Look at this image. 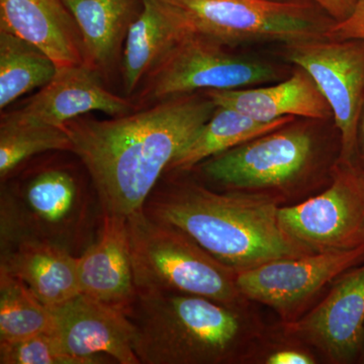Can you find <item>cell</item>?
Returning a JSON list of instances; mask_svg holds the SVG:
<instances>
[{"label":"cell","mask_w":364,"mask_h":364,"mask_svg":"<svg viewBox=\"0 0 364 364\" xmlns=\"http://www.w3.org/2000/svg\"><path fill=\"white\" fill-rule=\"evenodd\" d=\"M358 136L359 139H360L361 147H363L364 153V104L363 111H361L360 119H359Z\"/></svg>","instance_id":"obj_29"},{"label":"cell","mask_w":364,"mask_h":364,"mask_svg":"<svg viewBox=\"0 0 364 364\" xmlns=\"http://www.w3.org/2000/svg\"><path fill=\"white\" fill-rule=\"evenodd\" d=\"M51 309L52 334L62 348L85 364H141L136 355L135 329L122 309L79 294Z\"/></svg>","instance_id":"obj_11"},{"label":"cell","mask_w":364,"mask_h":364,"mask_svg":"<svg viewBox=\"0 0 364 364\" xmlns=\"http://www.w3.org/2000/svg\"><path fill=\"white\" fill-rule=\"evenodd\" d=\"M282 229L313 252L364 245V193L356 170L336 173L324 193L279 208Z\"/></svg>","instance_id":"obj_10"},{"label":"cell","mask_w":364,"mask_h":364,"mask_svg":"<svg viewBox=\"0 0 364 364\" xmlns=\"http://www.w3.org/2000/svg\"><path fill=\"white\" fill-rule=\"evenodd\" d=\"M191 30L222 45L322 39L328 26L303 4L282 0H164Z\"/></svg>","instance_id":"obj_6"},{"label":"cell","mask_w":364,"mask_h":364,"mask_svg":"<svg viewBox=\"0 0 364 364\" xmlns=\"http://www.w3.org/2000/svg\"><path fill=\"white\" fill-rule=\"evenodd\" d=\"M153 219L181 230L233 270L313 251L282 229L279 207L267 196L219 193L193 183L158 186L144 205Z\"/></svg>","instance_id":"obj_2"},{"label":"cell","mask_w":364,"mask_h":364,"mask_svg":"<svg viewBox=\"0 0 364 364\" xmlns=\"http://www.w3.org/2000/svg\"><path fill=\"white\" fill-rule=\"evenodd\" d=\"M124 313L141 364L224 363L240 339L232 306L196 294L136 289Z\"/></svg>","instance_id":"obj_4"},{"label":"cell","mask_w":364,"mask_h":364,"mask_svg":"<svg viewBox=\"0 0 364 364\" xmlns=\"http://www.w3.org/2000/svg\"><path fill=\"white\" fill-rule=\"evenodd\" d=\"M133 105L111 92L100 82L97 69L87 64L60 67L49 83L20 109L2 116L18 123L65 126L90 112L112 117L130 114Z\"/></svg>","instance_id":"obj_13"},{"label":"cell","mask_w":364,"mask_h":364,"mask_svg":"<svg viewBox=\"0 0 364 364\" xmlns=\"http://www.w3.org/2000/svg\"><path fill=\"white\" fill-rule=\"evenodd\" d=\"M324 38L334 41L356 40L364 42V0H355L351 14L345 20L328 26Z\"/></svg>","instance_id":"obj_26"},{"label":"cell","mask_w":364,"mask_h":364,"mask_svg":"<svg viewBox=\"0 0 364 364\" xmlns=\"http://www.w3.org/2000/svg\"><path fill=\"white\" fill-rule=\"evenodd\" d=\"M324 39L287 44V58L312 77L329 105L341 135V159L349 164L364 104V42Z\"/></svg>","instance_id":"obj_8"},{"label":"cell","mask_w":364,"mask_h":364,"mask_svg":"<svg viewBox=\"0 0 364 364\" xmlns=\"http://www.w3.org/2000/svg\"><path fill=\"white\" fill-rule=\"evenodd\" d=\"M0 269L23 282L49 308L81 294L78 256L56 246L21 243L0 250Z\"/></svg>","instance_id":"obj_19"},{"label":"cell","mask_w":364,"mask_h":364,"mask_svg":"<svg viewBox=\"0 0 364 364\" xmlns=\"http://www.w3.org/2000/svg\"><path fill=\"white\" fill-rule=\"evenodd\" d=\"M363 261L364 245L313 252L267 261L237 272L235 280L241 296L277 310H286Z\"/></svg>","instance_id":"obj_12"},{"label":"cell","mask_w":364,"mask_h":364,"mask_svg":"<svg viewBox=\"0 0 364 364\" xmlns=\"http://www.w3.org/2000/svg\"><path fill=\"white\" fill-rule=\"evenodd\" d=\"M215 109L207 95H183L136 114L69 121L64 129L71 152L87 171L104 215L128 219L142 210L170 164Z\"/></svg>","instance_id":"obj_1"},{"label":"cell","mask_w":364,"mask_h":364,"mask_svg":"<svg viewBox=\"0 0 364 364\" xmlns=\"http://www.w3.org/2000/svg\"><path fill=\"white\" fill-rule=\"evenodd\" d=\"M289 331L322 349L337 363H349L364 344V264L341 275L329 294Z\"/></svg>","instance_id":"obj_14"},{"label":"cell","mask_w":364,"mask_h":364,"mask_svg":"<svg viewBox=\"0 0 364 364\" xmlns=\"http://www.w3.org/2000/svg\"><path fill=\"white\" fill-rule=\"evenodd\" d=\"M0 32L36 46L57 68L85 63L80 30L62 0H0Z\"/></svg>","instance_id":"obj_15"},{"label":"cell","mask_w":364,"mask_h":364,"mask_svg":"<svg viewBox=\"0 0 364 364\" xmlns=\"http://www.w3.org/2000/svg\"><path fill=\"white\" fill-rule=\"evenodd\" d=\"M54 330L51 309L20 279L0 269V342H13Z\"/></svg>","instance_id":"obj_23"},{"label":"cell","mask_w":364,"mask_h":364,"mask_svg":"<svg viewBox=\"0 0 364 364\" xmlns=\"http://www.w3.org/2000/svg\"><path fill=\"white\" fill-rule=\"evenodd\" d=\"M195 33L178 11L164 0H142V11L131 23L123 57L124 87L135 91L145 76L186 36Z\"/></svg>","instance_id":"obj_18"},{"label":"cell","mask_w":364,"mask_h":364,"mask_svg":"<svg viewBox=\"0 0 364 364\" xmlns=\"http://www.w3.org/2000/svg\"><path fill=\"white\" fill-rule=\"evenodd\" d=\"M136 289L205 296L232 306L241 296L236 275L176 227L142 210L127 219Z\"/></svg>","instance_id":"obj_5"},{"label":"cell","mask_w":364,"mask_h":364,"mask_svg":"<svg viewBox=\"0 0 364 364\" xmlns=\"http://www.w3.org/2000/svg\"><path fill=\"white\" fill-rule=\"evenodd\" d=\"M293 121L294 117H287L264 123L236 109L215 107L214 114L186 144L166 172L189 171L208 158L248 142L256 136L284 128Z\"/></svg>","instance_id":"obj_21"},{"label":"cell","mask_w":364,"mask_h":364,"mask_svg":"<svg viewBox=\"0 0 364 364\" xmlns=\"http://www.w3.org/2000/svg\"><path fill=\"white\" fill-rule=\"evenodd\" d=\"M274 67L232 54L198 33L177 43L148 74L144 97L166 100L196 90L247 88L277 78Z\"/></svg>","instance_id":"obj_7"},{"label":"cell","mask_w":364,"mask_h":364,"mask_svg":"<svg viewBox=\"0 0 364 364\" xmlns=\"http://www.w3.org/2000/svg\"><path fill=\"white\" fill-rule=\"evenodd\" d=\"M102 205L71 169L45 166L21 181H1L0 250L42 243L80 256L97 239Z\"/></svg>","instance_id":"obj_3"},{"label":"cell","mask_w":364,"mask_h":364,"mask_svg":"<svg viewBox=\"0 0 364 364\" xmlns=\"http://www.w3.org/2000/svg\"><path fill=\"white\" fill-rule=\"evenodd\" d=\"M80 30L85 63L104 68L116 59L131 23L138 0H62Z\"/></svg>","instance_id":"obj_20"},{"label":"cell","mask_w":364,"mask_h":364,"mask_svg":"<svg viewBox=\"0 0 364 364\" xmlns=\"http://www.w3.org/2000/svg\"><path fill=\"white\" fill-rule=\"evenodd\" d=\"M268 364H312L314 359L308 354L298 350H280L268 356Z\"/></svg>","instance_id":"obj_28"},{"label":"cell","mask_w":364,"mask_h":364,"mask_svg":"<svg viewBox=\"0 0 364 364\" xmlns=\"http://www.w3.org/2000/svg\"><path fill=\"white\" fill-rule=\"evenodd\" d=\"M336 21H343L353 9L355 0H313Z\"/></svg>","instance_id":"obj_27"},{"label":"cell","mask_w":364,"mask_h":364,"mask_svg":"<svg viewBox=\"0 0 364 364\" xmlns=\"http://www.w3.org/2000/svg\"><path fill=\"white\" fill-rule=\"evenodd\" d=\"M356 174H358L359 181H360L361 188H363L364 193V171H358V170H356Z\"/></svg>","instance_id":"obj_30"},{"label":"cell","mask_w":364,"mask_h":364,"mask_svg":"<svg viewBox=\"0 0 364 364\" xmlns=\"http://www.w3.org/2000/svg\"><path fill=\"white\" fill-rule=\"evenodd\" d=\"M305 129H279L208 158L202 164L208 178L233 188L282 186L305 170L313 153Z\"/></svg>","instance_id":"obj_9"},{"label":"cell","mask_w":364,"mask_h":364,"mask_svg":"<svg viewBox=\"0 0 364 364\" xmlns=\"http://www.w3.org/2000/svg\"><path fill=\"white\" fill-rule=\"evenodd\" d=\"M81 294L126 310L136 293L126 218L104 215L97 239L78 256Z\"/></svg>","instance_id":"obj_16"},{"label":"cell","mask_w":364,"mask_h":364,"mask_svg":"<svg viewBox=\"0 0 364 364\" xmlns=\"http://www.w3.org/2000/svg\"><path fill=\"white\" fill-rule=\"evenodd\" d=\"M56 71V64L36 46L13 33L0 32V109L42 88Z\"/></svg>","instance_id":"obj_22"},{"label":"cell","mask_w":364,"mask_h":364,"mask_svg":"<svg viewBox=\"0 0 364 364\" xmlns=\"http://www.w3.org/2000/svg\"><path fill=\"white\" fill-rule=\"evenodd\" d=\"M49 151L71 152L70 136L64 127L18 123L1 117L0 178L13 174L28 159Z\"/></svg>","instance_id":"obj_24"},{"label":"cell","mask_w":364,"mask_h":364,"mask_svg":"<svg viewBox=\"0 0 364 364\" xmlns=\"http://www.w3.org/2000/svg\"><path fill=\"white\" fill-rule=\"evenodd\" d=\"M1 364H85L62 348L53 334L35 335L13 342H0Z\"/></svg>","instance_id":"obj_25"},{"label":"cell","mask_w":364,"mask_h":364,"mask_svg":"<svg viewBox=\"0 0 364 364\" xmlns=\"http://www.w3.org/2000/svg\"><path fill=\"white\" fill-rule=\"evenodd\" d=\"M205 95L215 107H230L264 123L287 117L325 119L332 116L331 109L318 86L301 68L279 85L207 90Z\"/></svg>","instance_id":"obj_17"}]
</instances>
